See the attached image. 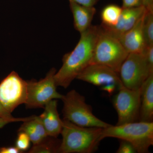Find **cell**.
<instances>
[{
    "mask_svg": "<svg viewBox=\"0 0 153 153\" xmlns=\"http://www.w3.org/2000/svg\"><path fill=\"white\" fill-rule=\"evenodd\" d=\"M100 26L91 25L80 34L76 47L63 56V64L55 75L57 86L66 88L80 73L90 65L100 31Z\"/></svg>",
    "mask_w": 153,
    "mask_h": 153,
    "instance_id": "6da1fadb",
    "label": "cell"
},
{
    "mask_svg": "<svg viewBox=\"0 0 153 153\" xmlns=\"http://www.w3.org/2000/svg\"><path fill=\"white\" fill-rule=\"evenodd\" d=\"M103 128L82 127L63 119L59 153H91L97 150L102 140Z\"/></svg>",
    "mask_w": 153,
    "mask_h": 153,
    "instance_id": "7a4b0ae2",
    "label": "cell"
},
{
    "mask_svg": "<svg viewBox=\"0 0 153 153\" xmlns=\"http://www.w3.org/2000/svg\"><path fill=\"white\" fill-rule=\"evenodd\" d=\"M124 140L133 146L137 153L149 152L153 145V122L138 121L121 125H111L102 128L101 138Z\"/></svg>",
    "mask_w": 153,
    "mask_h": 153,
    "instance_id": "3957f363",
    "label": "cell"
},
{
    "mask_svg": "<svg viewBox=\"0 0 153 153\" xmlns=\"http://www.w3.org/2000/svg\"><path fill=\"white\" fill-rule=\"evenodd\" d=\"M61 100L63 103V119L82 127L104 128L111 125L96 117L91 106L85 102V97L76 90L69 91Z\"/></svg>",
    "mask_w": 153,
    "mask_h": 153,
    "instance_id": "277c9868",
    "label": "cell"
},
{
    "mask_svg": "<svg viewBox=\"0 0 153 153\" xmlns=\"http://www.w3.org/2000/svg\"><path fill=\"white\" fill-rule=\"evenodd\" d=\"M100 27L90 64L105 65L119 73L129 53L117 38Z\"/></svg>",
    "mask_w": 153,
    "mask_h": 153,
    "instance_id": "5b68a950",
    "label": "cell"
},
{
    "mask_svg": "<svg viewBox=\"0 0 153 153\" xmlns=\"http://www.w3.org/2000/svg\"><path fill=\"white\" fill-rule=\"evenodd\" d=\"M56 72V69L53 68L44 78L39 81L27 80V97L25 104L27 108H44L52 100L62 99L63 95L58 93L56 89L55 79Z\"/></svg>",
    "mask_w": 153,
    "mask_h": 153,
    "instance_id": "8992f818",
    "label": "cell"
},
{
    "mask_svg": "<svg viewBox=\"0 0 153 153\" xmlns=\"http://www.w3.org/2000/svg\"><path fill=\"white\" fill-rule=\"evenodd\" d=\"M152 73L144 53H129L119 72L124 86L131 89L140 88Z\"/></svg>",
    "mask_w": 153,
    "mask_h": 153,
    "instance_id": "52a82bcc",
    "label": "cell"
},
{
    "mask_svg": "<svg viewBox=\"0 0 153 153\" xmlns=\"http://www.w3.org/2000/svg\"><path fill=\"white\" fill-rule=\"evenodd\" d=\"M118 115L116 125L139 121L141 89H131L123 84L118 87L113 100Z\"/></svg>",
    "mask_w": 153,
    "mask_h": 153,
    "instance_id": "ba28073f",
    "label": "cell"
},
{
    "mask_svg": "<svg viewBox=\"0 0 153 153\" xmlns=\"http://www.w3.org/2000/svg\"><path fill=\"white\" fill-rule=\"evenodd\" d=\"M27 84L16 71H13L0 83V103L10 113L20 105L25 104Z\"/></svg>",
    "mask_w": 153,
    "mask_h": 153,
    "instance_id": "9c48e42d",
    "label": "cell"
},
{
    "mask_svg": "<svg viewBox=\"0 0 153 153\" xmlns=\"http://www.w3.org/2000/svg\"><path fill=\"white\" fill-rule=\"evenodd\" d=\"M76 79L97 86L114 84L118 88L123 85L119 74L108 66L91 64L78 75Z\"/></svg>",
    "mask_w": 153,
    "mask_h": 153,
    "instance_id": "30bf717a",
    "label": "cell"
},
{
    "mask_svg": "<svg viewBox=\"0 0 153 153\" xmlns=\"http://www.w3.org/2000/svg\"><path fill=\"white\" fill-rule=\"evenodd\" d=\"M147 11L134 26L117 39L128 53H143L148 46L146 42L144 23Z\"/></svg>",
    "mask_w": 153,
    "mask_h": 153,
    "instance_id": "8fae6325",
    "label": "cell"
},
{
    "mask_svg": "<svg viewBox=\"0 0 153 153\" xmlns=\"http://www.w3.org/2000/svg\"><path fill=\"white\" fill-rule=\"evenodd\" d=\"M146 10L143 6L123 8L118 22L115 26L108 27L101 25L104 30L116 38L124 34L134 26Z\"/></svg>",
    "mask_w": 153,
    "mask_h": 153,
    "instance_id": "7c38bea8",
    "label": "cell"
},
{
    "mask_svg": "<svg viewBox=\"0 0 153 153\" xmlns=\"http://www.w3.org/2000/svg\"><path fill=\"white\" fill-rule=\"evenodd\" d=\"M57 100H52L44 107V111L39 116L47 135L57 138L61 133L63 120L60 118L57 109Z\"/></svg>",
    "mask_w": 153,
    "mask_h": 153,
    "instance_id": "4fadbf2b",
    "label": "cell"
},
{
    "mask_svg": "<svg viewBox=\"0 0 153 153\" xmlns=\"http://www.w3.org/2000/svg\"><path fill=\"white\" fill-rule=\"evenodd\" d=\"M68 1L74 18V27L81 34L91 26L96 10L94 7H85L74 2L72 0Z\"/></svg>",
    "mask_w": 153,
    "mask_h": 153,
    "instance_id": "5bb4252c",
    "label": "cell"
},
{
    "mask_svg": "<svg viewBox=\"0 0 153 153\" xmlns=\"http://www.w3.org/2000/svg\"><path fill=\"white\" fill-rule=\"evenodd\" d=\"M140 89L139 121L152 122L153 120V73L145 80Z\"/></svg>",
    "mask_w": 153,
    "mask_h": 153,
    "instance_id": "9a60e30c",
    "label": "cell"
},
{
    "mask_svg": "<svg viewBox=\"0 0 153 153\" xmlns=\"http://www.w3.org/2000/svg\"><path fill=\"white\" fill-rule=\"evenodd\" d=\"M24 132L28 136L33 144L40 142L48 136L39 116H32L30 119L23 122L18 132Z\"/></svg>",
    "mask_w": 153,
    "mask_h": 153,
    "instance_id": "2e32d148",
    "label": "cell"
},
{
    "mask_svg": "<svg viewBox=\"0 0 153 153\" xmlns=\"http://www.w3.org/2000/svg\"><path fill=\"white\" fill-rule=\"evenodd\" d=\"M61 140L47 136L40 142L33 145L28 152L30 153H59Z\"/></svg>",
    "mask_w": 153,
    "mask_h": 153,
    "instance_id": "e0dca14e",
    "label": "cell"
},
{
    "mask_svg": "<svg viewBox=\"0 0 153 153\" xmlns=\"http://www.w3.org/2000/svg\"><path fill=\"white\" fill-rule=\"evenodd\" d=\"M122 7L115 4H109L105 7L102 11V25L113 27L117 24L123 11Z\"/></svg>",
    "mask_w": 153,
    "mask_h": 153,
    "instance_id": "ac0fdd59",
    "label": "cell"
},
{
    "mask_svg": "<svg viewBox=\"0 0 153 153\" xmlns=\"http://www.w3.org/2000/svg\"><path fill=\"white\" fill-rule=\"evenodd\" d=\"M144 32L147 46L153 45V12L146 13L144 23Z\"/></svg>",
    "mask_w": 153,
    "mask_h": 153,
    "instance_id": "d6986e66",
    "label": "cell"
},
{
    "mask_svg": "<svg viewBox=\"0 0 153 153\" xmlns=\"http://www.w3.org/2000/svg\"><path fill=\"white\" fill-rule=\"evenodd\" d=\"M31 141L27 135L24 132H19L16 141V146L22 152L27 151L30 148Z\"/></svg>",
    "mask_w": 153,
    "mask_h": 153,
    "instance_id": "ffe728a7",
    "label": "cell"
},
{
    "mask_svg": "<svg viewBox=\"0 0 153 153\" xmlns=\"http://www.w3.org/2000/svg\"><path fill=\"white\" fill-rule=\"evenodd\" d=\"M120 140L119 147L117 151V153H136L137 151L130 143L124 140Z\"/></svg>",
    "mask_w": 153,
    "mask_h": 153,
    "instance_id": "44dd1931",
    "label": "cell"
},
{
    "mask_svg": "<svg viewBox=\"0 0 153 153\" xmlns=\"http://www.w3.org/2000/svg\"><path fill=\"white\" fill-rule=\"evenodd\" d=\"M32 116L27 117H13L2 118L0 117V129L2 128L6 125L11 123L17 122H24L30 119Z\"/></svg>",
    "mask_w": 153,
    "mask_h": 153,
    "instance_id": "7402d4cb",
    "label": "cell"
},
{
    "mask_svg": "<svg viewBox=\"0 0 153 153\" xmlns=\"http://www.w3.org/2000/svg\"><path fill=\"white\" fill-rule=\"evenodd\" d=\"M144 53L151 71H153V45L148 46Z\"/></svg>",
    "mask_w": 153,
    "mask_h": 153,
    "instance_id": "603a6c76",
    "label": "cell"
},
{
    "mask_svg": "<svg viewBox=\"0 0 153 153\" xmlns=\"http://www.w3.org/2000/svg\"><path fill=\"white\" fill-rule=\"evenodd\" d=\"M123 8L134 7L141 5V0H122Z\"/></svg>",
    "mask_w": 153,
    "mask_h": 153,
    "instance_id": "cb8c5ba5",
    "label": "cell"
},
{
    "mask_svg": "<svg viewBox=\"0 0 153 153\" xmlns=\"http://www.w3.org/2000/svg\"><path fill=\"white\" fill-rule=\"evenodd\" d=\"M74 2L85 7H94L100 0H72Z\"/></svg>",
    "mask_w": 153,
    "mask_h": 153,
    "instance_id": "d4e9b609",
    "label": "cell"
},
{
    "mask_svg": "<svg viewBox=\"0 0 153 153\" xmlns=\"http://www.w3.org/2000/svg\"><path fill=\"white\" fill-rule=\"evenodd\" d=\"M16 147H0V153H21Z\"/></svg>",
    "mask_w": 153,
    "mask_h": 153,
    "instance_id": "484cf974",
    "label": "cell"
},
{
    "mask_svg": "<svg viewBox=\"0 0 153 153\" xmlns=\"http://www.w3.org/2000/svg\"><path fill=\"white\" fill-rule=\"evenodd\" d=\"M141 5L148 12H153V0H141Z\"/></svg>",
    "mask_w": 153,
    "mask_h": 153,
    "instance_id": "4316f807",
    "label": "cell"
},
{
    "mask_svg": "<svg viewBox=\"0 0 153 153\" xmlns=\"http://www.w3.org/2000/svg\"><path fill=\"white\" fill-rule=\"evenodd\" d=\"M0 117L2 118H13L14 117L0 103Z\"/></svg>",
    "mask_w": 153,
    "mask_h": 153,
    "instance_id": "83f0119b",
    "label": "cell"
},
{
    "mask_svg": "<svg viewBox=\"0 0 153 153\" xmlns=\"http://www.w3.org/2000/svg\"><path fill=\"white\" fill-rule=\"evenodd\" d=\"M117 87V86L116 85H114V84H109V85L102 86V89L103 90L107 91L108 93H111L114 91Z\"/></svg>",
    "mask_w": 153,
    "mask_h": 153,
    "instance_id": "f1b7e54d",
    "label": "cell"
}]
</instances>
